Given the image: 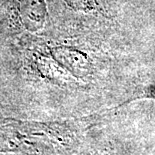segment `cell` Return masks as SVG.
<instances>
[{"instance_id": "obj_1", "label": "cell", "mask_w": 155, "mask_h": 155, "mask_svg": "<svg viewBox=\"0 0 155 155\" xmlns=\"http://www.w3.org/2000/svg\"><path fill=\"white\" fill-rule=\"evenodd\" d=\"M46 21L45 0H0V41L42 30Z\"/></svg>"}]
</instances>
